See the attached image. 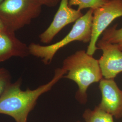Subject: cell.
<instances>
[{"label":"cell","instance_id":"cell-1","mask_svg":"<svg viewBox=\"0 0 122 122\" xmlns=\"http://www.w3.org/2000/svg\"><path fill=\"white\" fill-rule=\"evenodd\" d=\"M66 73V71L63 68H57L51 81L32 90L30 88L25 91L21 89V78L11 83L0 96V114L9 115L16 122H27L28 115L39 97L51 90Z\"/></svg>","mask_w":122,"mask_h":122},{"label":"cell","instance_id":"cell-2","mask_svg":"<svg viewBox=\"0 0 122 122\" xmlns=\"http://www.w3.org/2000/svg\"><path fill=\"white\" fill-rule=\"evenodd\" d=\"M62 68L66 71L63 78L74 81L78 86L75 96L76 100L81 104H86L88 88L103 78L98 60L86 51L80 50L66 58Z\"/></svg>","mask_w":122,"mask_h":122},{"label":"cell","instance_id":"cell-3","mask_svg":"<svg viewBox=\"0 0 122 122\" xmlns=\"http://www.w3.org/2000/svg\"><path fill=\"white\" fill-rule=\"evenodd\" d=\"M94 10L89 9L75 22L68 34L61 40L47 46L31 43L28 46L30 54L39 58L45 65L50 64L56 53L61 48L74 41L89 43L91 39Z\"/></svg>","mask_w":122,"mask_h":122},{"label":"cell","instance_id":"cell-4","mask_svg":"<svg viewBox=\"0 0 122 122\" xmlns=\"http://www.w3.org/2000/svg\"><path fill=\"white\" fill-rule=\"evenodd\" d=\"M42 6L37 0H4L0 4V20L15 32L38 17Z\"/></svg>","mask_w":122,"mask_h":122},{"label":"cell","instance_id":"cell-5","mask_svg":"<svg viewBox=\"0 0 122 122\" xmlns=\"http://www.w3.org/2000/svg\"><path fill=\"white\" fill-rule=\"evenodd\" d=\"M122 16V0H109L94 10L91 39L86 51L88 54H94L98 49L96 44L100 35L115 19Z\"/></svg>","mask_w":122,"mask_h":122},{"label":"cell","instance_id":"cell-6","mask_svg":"<svg viewBox=\"0 0 122 122\" xmlns=\"http://www.w3.org/2000/svg\"><path fill=\"white\" fill-rule=\"evenodd\" d=\"M81 11L74 9L68 5V0H61L59 8L48 28L39 35L41 42L50 43L65 26L75 22L83 15Z\"/></svg>","mask_w":122,"mask_h":122},{"label":"cell","instance_id":"cell-7","mask_svg":"<svg viewBox=\"0 0 122 122\" xmlns=\"http://www.w3.org/2000/svg\"><path fill=\"white\" fill-rule=\"evenodd\" d=\"M96 46L102 51L98 61L103 78L114 79L122 72V51L116 45L101 39L98 41Z\"/></svg>","mask_w":122,"mask_h":122},{"label":"cell","instance_id":"cell-8","mask_svg":"<svg viewBox=\"0 0 122 122\" xmlns=\"http://www.w3.org/2000/svg\"><path fill=\"white\" fill-rule=\"evenodd\" d=\"M99 82L101 100L98 106L117 119L122 118V90L114 79L103 78Z\"/></svg>","mask_w":122,"mask_h":122},{"label":"cell","instance_id":"cell-9","mask_svg":"<svg viewBox=\"0 0 122 122\" xmlns=\"http://www.w3.org/2000/svg\"><path fill=\"white\" fill-rule=\"evenodd\" d=\"M30 55L29 47L18 39L15 32H0V63L13 57H25Z\"/></svg>","mask_w":122,"mask_h":122},{"label":"cell","instance_id":"cell-10","mask_svg":"<svg viewBox=\"0 0 122 122\" xmlns=\"http://www.w3.org/2000/svg\"><path fill=\"white\" fill-rule=\"evenodd\" d=\"M85 122H114L113 116L96 106L93 110L88 109L82 115Z\"/></svg>","mask_w":122,"mask_h":122},{"label":"cell","instance_id":"cell-11","mask_svg":"<svg viewBox=\"0 0 122 122\" xmlns=\"http://www.w3.org/2000/svg\"><path fill=\"white\" fill-rule=\"evenodd\" d=\"M118 24L108 27L102 33L101 39L114 44L122 51V28L118 29Z\"/></svg>","mask_w":122,"mask_h":122},{"label":"cell","instance_id":"cell-12","mask_svg":"<svg viewBox=\"0 0 122 122\" xmlns=\"http://www.w3.org/2000/svg\"><path fill=\"white\" fill-rule=\"evenodd\" d=\"M109 0H68L70 7L77 6V10L81 11L83 9H97L106 3Z\"/></svg>","mask_w":122,"mask_h":122},{"label":"cell","instance_id":"cell-13","mask_svg":"<svg viewBox=\"0 0 122 122\" xmlns=\"http://www.w3.org/2000/svg\"><path fill=\"white\" fill-rule=\"evenodd\" d=\"M11 76L9 71L5 68H0V96L11 84Z\"/></svg>","mask_w":122,"mask_h":122},{"label":"cell","instance_id":"cell-14","mask_svg":"<svg viewBox=\"0 0 122 122\" xmlns=\"http://www.w3.org/2000/svg\"><path fill=\"white\" fill-rule=\"evenodd\" d=\"M42 6L45 5L48 7H53L60 4L61 0H37Z\"/></svg>","mask_w":122,"mask_h":122},{"label":"cell","instance_id":"cell-15","mask_svg":"<svg viewBox=\"0 0 122 122\" xmlns=\"http://www.w3.org/2000/svg\"><path fill=\"white\" fill-rule=\"evenodd\" d=\"M7 30H9V29L0 20V32L3 31Z\"/></svg>","mask_w":122,"mask_h":122},{"label":"cell","instance_id":"cell-16","mask_svg":"<svg viewBox=\"0 0 122 122\" xmlns=\"http://www.w3.org/2000/svg\"><path fill=\"white\" fill-rule=\"evenodd\" d=\"M4 0H0V4L3 1H4Z\"/></svg>","mask_w":122,"mask_h":122},{"label":"cell","instance_id":"cell-17","mask_svg":"<svg viewBox=\"0 0 122 122\" xmlns=\"http://www.w3.org/2000/svg\"><path fill=\"white\" fill-rule=\"evenodd\" d=\"M76 122H81V121H76Z\"/></svg>","mask_w":122,"mask_h":122}]
</instances>
